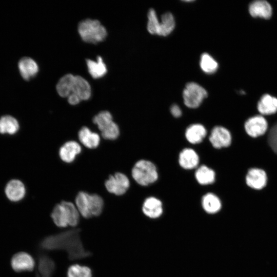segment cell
Listing matches in <instances>:
<instances>
[{
  "label": "cell",
  "mask_w": 277,
  "mask_h": 277,
  "mask_svg": "<svg viewBox=\"0 0 277 277\" xmlns=\"http://www.w3.org/2000/svg\"><path fill=\"white\" fill-rule=\"evenodd\" d=\"M39 246L46 250H65L70 260L81 259L91 255V253L84 248L79 229H71L46 236L41 241Z\"/></svg>",
  "instance_id": "1"
},
{
  "label": "cell",
  "mask_w": 277,
  "mask_h": 277,
  "mask_svg": "<svg viewBox=\"0 0 277 277\" xmlns=\"http://www.w3.org/2000/svg\"><path fill=\"white\" fill-rule=\"evenodd\" d=\"M56 89L58 94L66 97L73 95L80 101L88 100L91 95V88L89 82L80 75L66 74L57 82Z\"/></svg>",
  "instance_id": "2"
},
{
  "label": "cell",
  "mask_w": 277,
  "mask_h": 277,
  "mask_svg": "<svg viewBox=\"0 0 277 277\" xmlns=\"http://www.w3.org/2000/svg\"><path fill=\"white\" fill-rule=\"evenodd\" d=\"M78 32L84 41L93 44L104 41L107 35L105 27L99 21L90 18L80 22Z\"/></svg>",
  "instance_id": "3"
},
{
  "label": "cell",
  "mask_w": 277,
  "mask_h": 277,
  "mask_svg": "<svg viewBox=\"0 0 277 277\" xmlns=\"http://www.w3.org/2000/svg\"><path fill=\"white\" fill-rule=\"evenodd\" d=\"M131 173L135 182L142 186H148L154 183L158 179L155 165L145 160H141L135 164Z\"/></svg>",
  "instance_id": "4"
},
{
  "label": "cell",
  "mask_w": 277,
  "mask_h": 277,
  "mask_svg": "<svg viewBox=\"0 0 277 277\" xmlns=\"http://www.w3.org/2000/svg\"><path fill=\"white\" fill-rule=\"evenodd\" d=\"M207 96L206 90L195 82L187 83L183 92L184 103L190 108L199 107Z\"/></svg>",
  "instance_id": "5"
},
{
  "label": "cell",
  "mask_w": 277,
  "mask_h": 277,
  "mask_svg": "<svg viewBox=\"0 0 277 277\" xmlns=\"http://www.w3.org/2000/svg\"><path fill=\"white\" fill-rule=\"evenodd\" d=\"M105 185L108 192L116 195H121L128 189L130 182L125 174L117 172L110 175L106 181Z\"/></svg>",
  "instance_id": "6"
},
{
  "label": "cell",
  "mask_w": 277,
  "mask_h": 277,
  "mask_svg": "<svg viewBox=\"0 0 277 277\" xmlns=\"http://www.w3.org/2000/svg\"><path fill=\"white\" fill-rule=\"evenodd\" d=\"M12 269L16 272L31 271L35 266L33 257L26 252H19L14 254L10 261Z\"/></svg>",
  "instance_id": "7"
},
{
  "label": "cell",
  "mask_w": 277,
  "mask_h": 277,
  "mask_svg": "<svg viewBox=\"0 0 277 277\" xmlns=\"http://www.w3.org/2000/svg\"><path fill=\"white\" fill-rule=\"evenodd\" d=\"M209 140L213 147L220 149L231 144V135L228 129L218 126L212 129Z\"/></svg>",
  "instance_id": "8"
},
{
  "label": "cell",
  "mask_w": 277,
  "mask_h": 277,
  "mask_svg": "<svg viewBox=\"0 0 277 277\" xmlns=\"http://www.w3.org/2000/svg\"><path fill=\"white\" fill-rule=\"evenodd\" d=\"M268 124L262 116L257 115L249 118L245 124L246 132L250 136L256 137L264 134L266 131Z\"/></svg>",
  "instance_id": "9"
},
{
  "label": "cell",
  "mask_w": 277,
  "mask_h": 277,
  "mask_svg": "<svg viewBox=\"0 0 277 277\" xmlns=\"http://www.w3.org/2000/svg\"><path fill=\"white\" fill-rule=\"evenodd\" d=\"M5 194L8 199L13 202L21 201L26 194L25 185L18 180H12L6 186Z\"/></svg>",
  "instance_id": "10"
},
{
  "label": "cell",
  "mask_w": 277,
  "mask_h": 277,
  "mask_svg": "<svg viewBox=\"0 0 277 277\" xmlns=\"http://www.w3.org/2000/svg\"><path fill=\"white\" fill-rule=\"evenodd\" d=\"M248 186L255 189L264 188L267 182V176L265 172L260 169L252 168L250 169L246 177Z\"/></svg>",
  "instance_id": "11"
},
{
  "label": "cell",
  "mask_w": 277,
  "mask_h": 277,
  "mask_svg": "<svg viewBox=\"0 0 277 277\" xmlns=\"http://www.w3.org/2000/svg\"><path fill=\"white\" fill-rule=\"evenodd\" d=\"M18 67L21 75L26 80L34 77L38 71L37 64L29 57H22L18 62Z\"/></svg>",
  "instance_id": "12"
},
{
  "label": "cell",
  "mask_w": 277,
  "mask_h": 277,
  "mask_svg": "<svg viewBox=\"0 0 277 277\" xmlns=\"http://www.w3.org/2000/svg\"><path fill=\"white\" fill-rule=\"evenodd\" d=\"M55 269L53 260L46 254H41L38 259L36 277H52Z\"/></svg>",
  "instance_id": "13"
},
{
  "label": "cell",
  "mask_w": 277,
  "mask_h": 277,
  "mask_svg": "<svg viewBox=\"0 0 277 277\" xmlns=\"http://www.w3.org/2000/svg\"><path fill=\"white\" fill-rule=\"evenodd\" d=\"M81 152V147L75 141L65 143L60 149L59 155L61 160L66 163H71Z\"/></svg>",
  "instance_id": "14"
},
{
  "label": "cell",
  "mask_w": 277,
  "mask_h": 277,
  "mask_svg": "<svg viewBox=\"0 0 277 277\" xmlns=\"http://www.w3.org/2000/svg\"><path fill=\"white\" fill-rule=\"evenodd\" d=\"M179 162L183 168L192 169L197 166L199 163V157L193 149L185 148L179 154Z\"/></svg>",
  "instance_id": "15"
},
{
  "label": "cell",
  "mask_w": 277,
  "mask_h": 277,
  "mask_svg": "<svg viewBox=\"0 0 277 277\" xmlns=\"http://www.w3.org/2000/svg\"><path fill=\"white\" fill-rule=\"evenodd\" d=\"M249 11L253 17H260L266 19L269 18L272 15V8L266 1H256L251 3L249 7Z\"/></svg>",
  "instance_id": "16"
},
{
  "label": "cell",
  "mask_w": 277,
  "mask_h": 277,
  "mask_svg": "<svg viewBox=\"0 0 277 277\" xmlns=\"http://www.w3.org/2000/svg\"><path fill=\"white\" fill-rule=\"evenodd\" d=\"M51 216L54 223L58 227L65 228L69 225L68 212L63 201L55 206Z\"/></svg>",
  "instance_id": "17"
},
{
  "label": "cell",
  "mask_w": 277,
  "mask_h": 277,
  "mask_svg": "<svg viewBox=\"0 0 277 277\" xmlns=\"http://www.w3.org/2000/svg\"><path fill=\"white\" fill-rule=\"evenodd\" d=\"M142 210L146 216L151 218H156L163 212L162 203L156 197H149L144 201Z\"/></svg>",
  "instance_id": "18"
},
{
  "label": "cell",
  "mask_w": 277,
  "mask_h": 277,
  "mask_svg": "<svg viewBox=\"0 0 277 277\" xmlns=\"http://www.w3.org/2000/svg\"><path fill=\"white\" fill-rule=\"evenodd\" d=\"M206 134V129L203 125L200 124H194L188 127L185 135L189 143L195 144L202 142Z\"/></svg>",
  "instance_id": "19"
},
{
  "label": "cell",
  "mask_w": 277,
  "mask_h": 277,
  "mask_svg": "<svg viewBox=\"0 0 277 277\" xmlns=\"http://www.w3.org/2000/svg\"><path fill=\"white\" fill-rule=\"evenodd\" d=\"M80 141L85 147L93 149L96 148L100 143L99 135L91 131L88 127H82L78 134Z\"/></svg>",
  "instance_id": "20"
},
{
  "label": "cell",
  "mask_w": 277,
  "mask_h": 277,
  "mask_svg": "<svg viewBox=\"0 0 277 277\" xmlns=\"http://www.w3.org/2000/svg\"><path fill=\"white\" fill-rule=\"evenodd\" d=\"M75 203L79 213L84 217L88 219L92 217L90 194L84 191L80 192L76 196Z\"/></svg>",
  "instance_id": "21"
},
{
  "label": "cell",
  "mask_w": 277,
  "mask_h": 277,
  "mask_svg": "<svg viewBox=\"0 0 277 277\" xmlns=\"http://www.w3.org/2000/svg\"><path fill=\"white\" fill-rule=\"evenodd\" d=\"M258 109L262 114H272L277 111V98L269 94H264L258 102Z\"/></svg>",
  "instance_id": "22"
},
{
  "label": "cell",
  "mask_w": 277,
  "mask_h": 277,
  "mask_svg": "<svg viewBox=\"0 0 277 277\" xmlns=\"http://www.w3.org/2000/svg\"><path fill=\"white\" fill-rule=\"evenodd\" d=\"M86 63L89 73L94 78L103 76L107 71L106 64L101 56L97 57L96 61L87 59Z\"/></svg>",
  "instance_id": "23"
},
{
  "label": "cell",
  "mask_w": 277,
  "mask_h": 277,
  "mask_svg": "<svg viewBox=\"0 0 277 277\" xmlns=\"http://www.w3.org/2000/svg\"><path fill=\"white\" fill-rule=\"evenodd\" d=\"M19 125L14 117L5 115L0 118V133L13 135L18 131Z\"/></svg>",
  "instance_id": "24"
},
{
  "label": "cell",
  "mask_w": 277,
  "mask_h": 277,
  "mask_svg": "<svg viewBox=\"0 0 277 277\" xmlns=\"http://www.w3.org/2000/svg\"><path fill=\"white\" fill-rule=\"evenodd\" d=\"M195 177L200 184L206 185L212 184L215 181V174L212 169L202 165L196 169Z\"/></svg>",
  "instance_id": "25"
},
{
  "label": "cell",
  "mask_w": 277,
  "mask_h": 277,
  "mask_svg": "<svg viewBox=\"0 0 277 277\" xmlns=\"http://www.w3.org/2000/svg\"><path fill=\"white\" fill-rule=\"evenodd\" d=\"M202 205L203 209L209 213H215L221 207L219 198L212 193H207L203 196Z\"/></svg>",
  "instance_id": "26"
},
{
  "label": "cell",
  "mask_w": 277,
  "mask_h": 277,
  "mask_svg": "<svg viewBox=\"0 0 277 277\" xmlns=\"http://www.w3.org/2000/svg\"><path fill=\"white\" fill-rule=\"evenodd\" d=\"M157 35L166 36L170 34L175 27L174 18L170 12L164 13L161 17Z\"/></svg>",
  "instance_id": "27"
},
{
  "label": "cell",
  "mask_w": 277,
  "mask_h": 277,
  "mask_svg": "<svg viewBox=\"0 0 277 277\" xmlns=\"http://www.w3.org/2000/svg\"><path fill=\"white\" fill-rule=\"evenodd\" d=\"M200 65L202 70L207 74L214 73L218 68V64L216 61L207 53L202 54Z\"/></svg>",
  "instance_id": "28"
},
{
  "label": "cell",
  "mask_w": 277,
  "mask_h": 277,
  "mask_svg": "<svg viewBox=\"0 0 277 277\" xmlns=\"http://www.w3.org/2000/svg\"><path fill=\"white\" fill-rule=\"evenodd\" d=\"M67 277H92V271L85 266L74 264L70 266L67 270Z\"/></svg>",
  "instance_id": "29"
},
{
  "label": "cell",
  "mask_w": 277,
  "mask_h": 277,
  "mask_svg": "<svg viewBox=\"0 0 277 277\" xmlns=\"http://www.w3.org/2000/svg\"><path fill=\"white\" fill-rule=\"evenodd\" d=\"M93 122L102 131L113 121L112 116L109 111H102L94 116Z\"/></svg>",
  "instance_id": "30"
},
{
  "label": "cell",
  "mask_w": 277,
  "mask_h": 277,
  "mask_svg": "<svg viewBox=\"0 0 277 277\" xmlns=\"http://www.w3.org/2000/svg\"><path fill=\"white\" fill-rule=\"evenodd\" d=\"M148 22L147 28L148 32L152 34H158L160 21L156 12L153 9H150L148 12Z\"/></svg>",
  "instance_id": "31"
},
{
  "label": "cell",
  "mask_w": 277,
  "mask_h": 277,
  "mask_svg": "<svg viewBox=\"0 0 277 277\" xmlns=\"http://www.w3.org/2000/svg\"><path fill=\"white\" fill-rule=\"evenodd\" d=\"M63 202L67 208L68 212L69 217V225L72 227L76 226L79 223L80 221L79 212L77 208L73 203L70 202Z\"/></svg>",
  "instance_id": "32"
},
{
  "label": "cell",
  "mask_w": 277,
  "mask_h": 277,
  "mask_svg": "<svg viewBox=\"0 0 277 277\" xmlns=\"http://www.w3.org/2000/svg\"><path fill=\"white\" fill-rule=\"evenodd\" d=\"M91 208V213L92 216L100 215L103 211L104 201L102 197L96 194L90 195Z\"/></svg>",
  "instance_id": "33"
},
{
  "label": "cell",
  "mask_w": 277,
  "mask_h": 277,
  "mask_svg": "<svg viewBox=\"0 0 277 277\" xmlns=\"http://www.w3.org/2000/svg\"><path fill=\"white\" fill-rule=\"evenodd\" d=\"M102 136L106 140H114L116 139L120 134L118 125L114 122L111 123L102 131Z\"/></svg>",
  "instance_id": "34"
},
{
  "label": "cell",
  "mask_w": 277,
  "mask_h": 277,
  "mask_svg": "<svg viewBox=\"0 0 277 277\" xmlns=\"http://www.w3.org/2000/svg\"><path fill=\"white\" fill-rule=\"evenodd\" d=\"M268 140L271 148L277 153V123L270 129Z\"/></svg>",
  "instance_id": "35"
},
{
  "label": "cell",
  "mask_w": 277,
  "mask_h": 277,
  "mask_svg": "<svg viewBox=\"0 0 277 277\" xmlns=\"http://www.w3.org/2000/svg\"><path fill=\"white\" fill-rule=\"evenodd\" d=\"M170 112L171 114L175 117H179L182 115V110L180 107L176 105L173 104L170 107Z\"/></svg>",
  "instance_id": "36"
}]
</instances>
